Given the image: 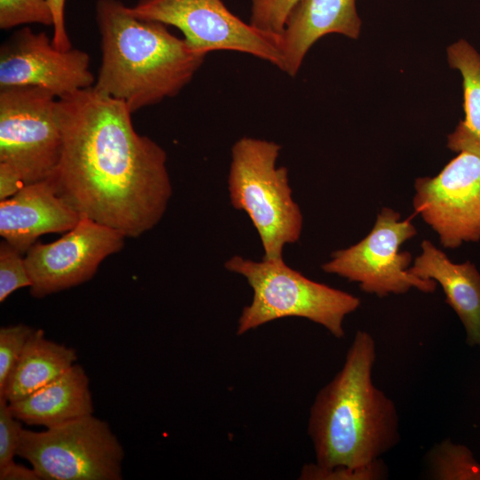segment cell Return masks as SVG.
<instances>
[{
	"instance_id": "obj_1",
	"label": "cell",
	"mask_w": 480,
	"mask_h": 480,
	"mask_svg": "<svg viewBox=\"0 0 480 480\" xmlns=\"http://www.w3.org/2000/svg\"><path fill=\"white\" fill-rule=\"evenodd\" d=\"M63 133L49 178L80 215L139 237L163 218L172 194L167 154L134 129L130 108L93 86L58 99Z\"/></svg>"
},
{
	"instance_id": "obj_2",
	"label": "cell",
	"mask_w": 480,
	"mask_h": 480,
	"mask_svg": "<svg viewBox=\"0 0 480 480\" xmlns=\"http://www.w3.org/2000/svg\"><path fill=\"white\" fill-rule=\"evenodd\" d=\"M375 361V340L358 330L342 367L309 410L308 434L317 465L363 467L399 444L396 406L372 381Z\"/></svg>"
},
{
	"instance_id": "obj_3",
	"label": "cell",
	"mask_w": 480,
	"mask_h": 480,
	"mask_svg": "<svg viewBox=\"0 0 480 480\" xmlns=\"http://www.w3.org/2000/svg\"><path fill=\"white\" fill-rule=\"evenodd\" d=\"M95 17L101 64L93 87L132 113L178 95L205 60L166 25L134 16L119 0H98Z\"/></svg>"
},
{
	"instance_id": "obj_4",
	"label": "cell",
	"mask_w": 480,
	"mask_h": 480,
	"mask_svg": "<svg viewBox=\"0 0 480 480\" xmlns=\"http://www.w3.org/2000/svg\"><path fill=\"white\" fill-rule=\"evenodd\" d=\"M224 267L244 277L252 291L251 303L243 308L237 320L238 336L269 322L296 316L317 324L341 339L345 317L361 305L358 297L308 278L284 259L256 261L235 255Z\"/></svg>"
},
{
	"instance_id": "obj_5",
	"label": "cell",
	"mask_w": 480,
	"mask_h": 480,
	"mask_svg": "<svg viewBox=\"0 0 480 480\" xmlns=\"http://www.w3.org/2000/svg\"><path fill=\"white\" fill-rule=\"evenodd\" d=\"M281 148L275 141L247 136L231 148L229 200L235 209L248 215L267 260L284 259L285 245L298 242L303 228L288 169L276 165Z\"/></svg>"
},
{
	"instance_id": "obj_6",
	"label": "cell",
	"mask_w": 480,
	"mask_h": 480,
	"mask_svg": "<svg viewBox=\"0 0 480 480\" xmlns=\"http://www.w3.org/2000/svg\"><path fill=\"white\" fill-rule=\"evenodd\" d=\"M17 456L42 480L124 478V447L109 424L93 414L44 431L24 428Z\"/></svg>"
},
{
	"instance_id": "obj_7",
	"label": "cell",
	"mask_w": 480,
	"mask_h": 480,
	"mask_svg": "<svg viewBox=\"0 0 480 480\" xmlns=\"http://www.w3.org/2000/svg\"><path fill=\"white\" fill-rule=\"evenodd\" d=\"M58 98L35 86L0 88V165L24 185L49 179L62 151Z\"/></svg>"
},
{
	"instance_id": "obj_8",
	"label": "cell",
	"mask_w": 480,
	"mask_h": 480,
	"mask_svg": "<svg viewBox=\"0 0 480 480\" xmlns=\"http://www.w3.org/2000/svg\"><path fill=\"white\" fill-rule=\"evenodd\" d=\"M129 11L140 19L177 28L198 52L234 51L283 69L280 36L244 22L222 0H139Z\"/></svg>"
},
{
	"instance_id": "obj_9",
	"label": "cell",
	"mask_w": 480,
	"mask_h": 480,
	"mask_svg": "<svg viewBox=\"0 0 480 480\" xmlns=\"http://www.w3.org/2000/svg\"><path fill=\"white\" fill-rule=\"evenodd\" d=\"M416 234L410 219L402 220L398 212L383 207L368 235L356 244L332 252L322 269L357 283L363 292L380 298L404 294L412 288L434 292L437 284L411 274L412 254L400 252V246Z\"/></svg>"
},
{
	"instance_id": "obj_10",
	"label": "cell",
	"mask_w": 480,
	"mask_h": 480,
	"mask_svg": "<svg viewBox=\"0 0 480 480\" xmlns=\"http://www.w3.org/2000/svg\"><path fill=\"white\" fill-rule=\"evenodd\" d=\"M414 189L413 208L443 247L480 240V156L460 152L436 176L417 178Z\"/></svg>"
},
{
	"instance_id": "obj_11",
	"label": "cell",
	"mask_w": 480,
	"mask_h": 480,
	"mask_svg": "<svg viewBox=\"0 0 480 480\" xmlns=\"http://www.w3.org/2000/svg\"><path fill=\"white\" fill-rule=\"evenodd\" d=\"M125 237L82 217L60 239L49 244L36 242L24 257L31 296L42 299L91 280L106 258L123 249Z\"/></svg>"
},
{
	"instance_id": "obj_12",
	"label": "cell",
	"mask_w": 480,
	"mask_h": 480,
	"mask_svg": "<svg viewBox=\"0 0 480 480\" xmlns=\"http://www.w3.org/2000/svg\"><path fill=\"white\" fill-rule=\"evenodd\" d=\"M90 62L86 52L60 50L45 33L24 27L0 47V88L40 87L60 99L94 85Z\"/></svg>"
},
{
	"instance_id": "obj_13",
	"label": "cell",
	"mask_w": 480,
	"mask_h": 480,
	"mask_svg": "<svg viewBox=\"0 0 480 480\" xmlns=\"http://www.w3.org/2000/svg\"><path fill=\"white\" fill-rule=\"evenodd\" d=\"M81 218L46 179L0 201V236L25 254L42 235L68 232Z\"/></svg>"
},
{
	"instance_id": "obj_14",
	"label": "cell",
	"mask_w": 480,
	"mask_h": 480,
	"mask_svg": "<svg viewBox=\"0 0 480 480\" xmlns=\"http://www.w3.org/2000/svg\"><path fill=\"white\" fill-rule=\"evenodd\" d=\"M361 27L356 0H300L288 16L280 36L282 71L295 76L308 50L321 37L340 34L357 39Z\"/></svg>"
},
{
	"instance_id": "obj_15",
	"label": "cell",
	"mask_w": 480,
	"mask_h": 480,
	"mask_svg": "<svg viewBox=\"0 0 480 480\" xmlns=\"http://www.w3.org/2000/svg\"><path fill=\"white\" fill-rule=\"evenodd\" d=\"M421 252L409 272L438 284L446 303L460 318L469 346L480 347V272L474 263L452 261L446 253L429 240H423Z\"/></svg>"
},
{
	"instance_id": "obj_16",
	"label": "cell",
	"mask_w": 480,
	"mask_h": 480,
	"mask_svg": "<svg viewBox=\"0 0 480 480\" xmlns=\"http://www.w3.org/2000/svg\"><path fill=\"white\" fill-rule=\"evenodd\" d=\"M10 407L21 422L45 428L93 414L89 376L83 366L75 364L53 381L10 403Z\"/></svg>"
},
{
	"instance_id": "obj_17",
	"label": "cell",
	"mask_w": 480,
	"mask_h": 480,
	"mask_svg": "<svg viewBox=\"0 0 480 480\" xmlns=\"http://www.w3.org/2000/svg\"><path fill=\"white\" fill-rule=\"evenodd\" d=\"M77 361L75 348L46 338L34 329L0 396L9 403L27 397L63 374Z\"/></svg>"
},
{
	"instance_id": "obj_18",
	"label": "cell",
	"mask_w": 480,
	"mask_h": 480,
	"mask_svg": "<svg viewBox=\"0 0 480 480\" xmlns=\"http://www.w3.org/2000/svg\"><path fill=\"white\" fill-rule=\"evenodd\" d=\"M446 52L450 67L462 77L464 109V118L447 136V148L480 156V54L465 39L452 44Z\"/></svg>"
},
{
	"instance_id": "obj_19",
	"label": "cell",
	"mask_w": 480,
	"mask_h": 480,
	"mask_svg": "<svg viewBox=\"0 0 480 480\" xmlns=\"http://www.w3.org/2000/svg\"><path fill=\"white\" fill-rule=\"evenodd\" d=\"M428 476L434 480H480V462L464 444L444 439L426 454Z\"/></svg>"
},
{
	"instance_id": "obj_20",
	"label": "cell",
	"mask_w": 480,
	"mask_h": 480,
	"mask_svg": "<svg viewBox=\"0 0 480 480\" xmlns=\"http://www.w3.org/2000/svg\"><path fill=\"white\" fill-rule=\"evenodd\" d=\"M52 15L46 0H0V28L41 24L52 27Z\"/></svg>"
},
{
	"instance_id": "obj_21",
	"label": "cell",
	"mask_w": 480,
	"mask_h": 480,
	"mask_svg": "<svg viewBox=\"0 0 480 480\" xmlns=\"http://www.w3.org/2000/svg\"><path fill=\"white\" fill-rule=\"evenodd\" d=\"M388 476V469L381 459L363 467L340 465L324 468L316 462L306 463L300 469V480H380Z\"/></svg>"
},
{
	"instance_id": "obj_22",
	"label": "cell",
	"mask_w": 480,
	"mask_h": 480,
	"mask_svg": "<svg viewBox=\"0 0 480 480\" xmlns=\"http://www.w3.org/2000/svg\"><path fill=\"white\" fill-rule=\"evenodd\" d=\"M31 280L22 254L5 240L0 243V302L12 292L30 287Z\"/></svg>"
},
{
	"instance_id": "obj_23",
	"label": "cell",
	"mask_w": 480,
	"mask_h": 480,
	"mask_svg": "<svg viewBox=\"0 0 480 480\" xmlns=\"http://www.w3.org/2000/svg\"><path fill=\"white\" fill-rule=\"evenodd\" d=\"M249 23L264 32L281 36L286 20L300 0H250Z\"/></svg>"
},
{
	"instance_id": "obj_24",
	"label": "cell",
	"mask_w": 480,
	"mask_h": 480,
	"mask_svg": "<svg viewBox=\"0 0 480 480\" xmlns=\"http://www.w3.org/2000/svg\"><path fill=\"white\" fill-rule=\"evenodd\" d=\"M34 329L24 324L0 328V390L4 388Z\"/></svg>"
},
{
	"instance_id": "obj_25",
	"label": "cell",
	"mask_w": 480,
	"mask_h": 480,
	"mask_svg": "<svg viewBox=\"0 0 480 480\" xmlns=\"http://www.w3.org/2000/svg\"><path fill=\"white\" fill-rule=\"evenodd\" d=\"M22 422L12 413L10 403L0 396V467L13 460L17 455Z\"/></svg>"
},
{
	"instance_id": "obj_26",
	"label": "cell",
	"mask_w": 480,
	"mask_h": 480,
	"mask_svg": "<svg viewBox=\"0 0 480 480\" xmlns=\"http://www.w3.org/2000/svg\"><path fill=\"white\" fill-rule=\"evenodd\" d=\"M52 15V43L60 50L67 51L72 48L65 23L66 0H46Z\"/></svg>"
},
{
	"instance_id": "obj_27",
	"label": "cell",
	"mask_w": 480,
	"mask_h": 480,
	"mask_svg": "<svg viewBox=\"0 0 480 480\" xmlns=\"http://www.w3.org/2000/svg\"><path fill=\"white\" fill-rule=\"evenodd\" d=\"M0 480H42L35 468L25 467L13 460L0 467Z\"/></svg>"
},
{
	"instance_id": "obj_28",
	"label": "cell",
	"mask_w": 480,
	"mask_h": 480,
	"mask_svg": "<svg viewBox=\"0 0 480 480\" xmlns=\"http://www.w3.org/2000/svg\"><path fill=\"white\" fill-rule=\"evenodd\" d=\"M23 186V181L14 172L0 165V201L13 196Z\"/></svg>"
}]
</instances>
